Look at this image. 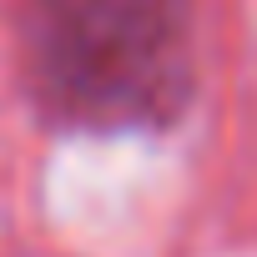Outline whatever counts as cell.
I'll list each match as a JSON object with an SVG mask.
<instances>
[{
    "mask_svg": "<svg viewBox=\"0 0 257 257\" xmlns=\"http://www.w3.org/2000/svg\"><path fill=\"white\" fill-rule=\"evenodd\" d=\"M26 76L76 132H147L192 96V0H31Z\"/></svg>",
    "mask_w": 257,
    "mask_h": 257,
    "instance_id": "obj_1",
    "label": "cell"
}]
</instances>
